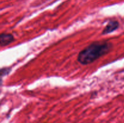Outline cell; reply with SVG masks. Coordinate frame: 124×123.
<instances>
[{
  "label": "cell",
  "instance_id": "obj_1",
  "mask_svg": "<svg viewBox=\"0 0 124 123\" xmlns=\"http://www.w3.org/2000/svg\"><path fill=\"white\" fill-rule=\"evenodd\" d=\"M113 47L112 43L107 41L92 42L79 53L77 57L78 62L83 65L92 63L110 53Z\"/></svg>",
  "mask_w": 124,
  "mask_h": 123
},
{
  "label": "cell",
  "instance_id": "obj_2",
  "mask_svg": "<svg viewBox=\"0 0 124 123\" xmlns=\"http://www.w3.org/2000/svg\"><path fill=\"white\" fill-rule=\"evenodd\" d=\"M120 26L119 22L117 20H110L107 25L105 27L104 30H102V34H107L111 33L113 32L114 31L117 30Z\"/></svg>",
  "mask_w": 124,
  "mask_h": 123
},
{
  "label": "cell",
  "instance_id": "obj_3",
  "mask_svg": "<svg viewBox=\"0 0 124 123\" xmlns=\"http://www.w3.org/2000/svg\"><path fill=\"white\" fill-rule=\"evenodd\" d=\"M15 38L11 33H2L0 35V46L4 47L7 46L14 41Z\"/></svg>",
  "mask_w": 124,
  "mask_h": 123
},
{
  "label": "cell",
  "instance_id": "obj_4",
  "mask_svg": "<svg viewBox=\"0 0 124 123\" xmlns=\"http://www.w3.org/2000/svg\"><path fill=\"white\" fill-rule=\"evenodd\" d=\"M10 69L9 68H4L1 69V77H3L4 75L7 74L8 72H10Z\"/></svg>",
  "mask_w": 124,
  "mask_h": 123
}]
</instances>
